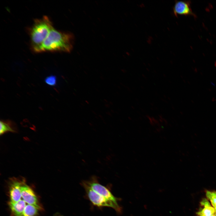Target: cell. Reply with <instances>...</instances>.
<instances>
[{
  "mask_svg": "<svg viewBox=\"0 0 216 216\" xmlns=\"http://www.w3.org/2000/svg\"><path fill=\"white\" fill-rule=\"evenodd\" d=\"M53 28L52 22L46 16L34 20L30 32L31 47L34 52H43V43Z\"/></svg>",
  "mask_w": 216,
  "mask_h": 216,
  "instance_id": "cell-1",
  "label": "cell"
},
{
  "mask_svg": "<svg viewBox=\"0 0 216 216\" xmlns=\"http://www.w3.org/2000/svg\"><path fill=\"white\" fill-rule=\"evenodd\" d=\"M73 40L71 34L59 31L53 28L43 43V52H69L72 49Z\"/></svg>",
  "mask_w": 216,
  "mask_h": 216,
  "instance_id": "cell-2",
  "label": "cell"
},
{
  "mask_svg": "<svg viewBox=\"0 0 216 216\" xmlns=\"http://www.w3.org/2000/svg\"><path fill=\"white\" fill-rule=\"evenodd\" d=\"M81 183L89 200L94 205L98 207H110L114 209L118 213H122V208L118 202L107 199L82 182Z\"/></svg>",
  "mask_w": 216,
  "mask_h": 216,
  "instance_id": "cell-3",
  "label": "cell"
},
{
  "mask_svg": "<svg viewBox=\"0 0 216 216\" xmlns=\"http://www.w3.org/2000/svg\"><path fill=\"white\" fill-rule=\"evenodd\" d=\"M82 182L107 199L118 202V198L113 196L107 188L99 183L96 176H93L89 180H84Z\"/></svg>",
  "mask_w": 216,
  "mask_h": 216,
  "instance_id": "cell-4",
  "label": "cell"
},
{
  "mask_svg": "<svg viewBox=\"0 0 216 216\" xmlns=\"http://www.w3.org/2000/svg\"><path fill=\"white\" fill-rule=\"evenodd\" d=\"M21 197L28 204L34 206L38 209L40 208L37 197L33 190L26 184L23 180L20 187Z\"/></svg>",
  "mask_w": 216,
  "mask_h": 216,
  "instance_id": "cell-5",
  "label": "cell"
},
{
  "mask_svg": "<svg viewBox=\"0 0 216 216\" xmlns=\"http://www.w3.org/2000/svg\"><path fill=\"white\" fill-rule=\"evenodd\" d=\"M173 12L176 17L180 15L195 16L192 11L190 1H176L173 8Z\"/></svg>",
  "mask_w": 216,
  "mask_h": 216,
  "instance_id": "cell-6",
  "label": "cell"
},
{
  "mask_svg": "<svg viewBox=\"0 0 216 216\" xmlns=\"http://www.w3.org/2000/svg\"><path fill=\"white\" fill-rule=\"evenodd\" d=\"M23 180L16 178H13L10 180L9 184L10 202L16 203L21 200L20 187Z\"/></svg>",
  "mask_w": 216,
  "mask_h": 216,
  "instance_id": "cell-7",
  "label": "cell"
},
{
  "mask_svg": "<svg viewBox=\"0 0 216 216\" xmlns=\"http://www.w3.org/2000/svg\"><path fill=\"white\" fill-rule=\"evenodd\" d=\"M200 205L202 207L196 213L198 216H214L216 211L206 199H203Z\"/></svg>",
  "mask_w": 216,
  "mask_h": 216,
  "instance_id": "cell-8",
  "label": "cell"
},
{
  "mask_svg": "<svg viewBox=\"0 0 216 216\" xmlns=\"http://www.w3.org/2000/svg\"><path fill=\"white\" fill-rule=\"evenodd\" d=\"M26 202L20 200L16 203L10 202V208L15 216H22L23 213L26 206Z\"/></svg>",
  "mask_w": 216,
  "mask_h": 216,
  "instance_id": "cell-9",
  "label": "cell"
},
{
  "mask_svg": "<svg viewBox=\"0 0 216 216\" xmlns=\"http://www.w3.org/2000/svg\"><path fill=\"white\" fill-rule=\"evenodd\" d=\"M0 134L7 132H16V128L14 122L10 120H2L0 122Z\"/></svg>",
  "mask_w": 216,
  "mask_h": 216,
  "instance_id": "cell-10",
  "label": "cell"
},
{
  "mask_svg": "<svg viewBox=\"0 0 216 216\" xmlns=\"http://www.w3.org/2000/svg\"><path fill=\"white\" fill-rule=\"evenodd\" d=\"M38 209L34 206L27 205L23 211L22 216H36L38 214Z\"/></svg>",
  "mask_w": 216,
  "mask_h": 216,
  "instance_id": "cell-11",
  "label": "cell"
},
{
  "mask_svg": "<svg viewBox=\"0 0 216 216\" xmlns=\"http://www.w3.org/2000/svg\"><path fill=\"white\" fill-rule=\"evenodd\" d=\"M207 198L211 202L212 205L216 211V191L207 190L206 192Z\"/></svg>",
  "mask_w": 216,
  "mask_h": 216,
  "instance_id": "cell-12",
  "label": "cell"
},
{
  "mask_svg": "<svg viewBox=\"0 0 216 216\" xmlns=\"http://www.w3.org/2000/svg\"><path fill=\"white\" fill-rule=\"evenodd\" d=\"M45 83L50 86H54L57 83V78L54 75H50L46 77L44 79Z\"/></svg>",
  "mask_w": 216,
  "mask_h": 216,
  "instance_id": "cell-13",
  "label": "cell"
},
{
  "mask_svg": "<svg viewBox=\"0 0 216 216\" xmlns=\"http://www.w3.org/2000/svg\"><path fill=\"white\" fill-rule=\"evenodd\" d=\"M214 216H216V212H215Z\"/></svg>",
  "mask_w": 216,
  "mask_h": 216,
  "instance_id": "cell-14",
  "label": "cell"
}]
</instances>
